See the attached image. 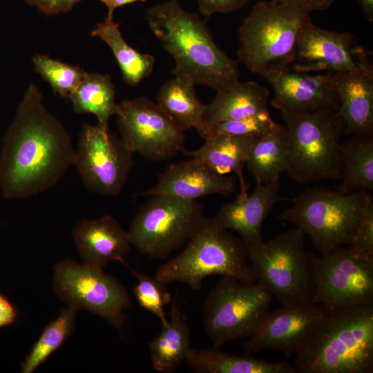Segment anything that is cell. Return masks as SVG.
<instances>
[{"label": "cell", "mask_w": 373, "mask_h": 373, "mask_svg": "<svg viewBox=\"0 0 373 373\" xmlns=\"http://www.w3.org/2000/svg\"><path fill=\"white\" fill-rule=\"evenodd\" d=\"M294 356L296 373H372L373 303L327 311Z\"/></svg>", "instance_id": "3957f363"}, {"label": "cell", "mask_w": 373, "mask_h": 373, "mask_svg": "<svg viewBox=\"0 0 373 373\" xmlns=\"http://www.w3.org/2000/svg\"><path fill=\"white\" fill-rule=\"evenodd\" d=\"M133 272L137 278L133 294L140 306L157 316L162 325L166 324L168 318L164 307L171 300V294L165 287L166 285L155 276L140 274L134 271Z\"/></svg>", "instance_id": "836d02e7"}, {"label": "cell", "mask_w": 373, "mask_h": 373, "mask_svg": "<svg viewBox=\"0 0 373 373\" xmlns=\"http://www.w3.org/2000/svg\"><path fill=\"white\" fill-rule=\"evenodd\" d=\"M289 158V140L285 125L275 124L258 137L247 157L245 166L256 183L279 181L286 173Z\"/></svg>", "instance_id": "d4e9b609"}, {"label": "cell", "mask_w": 373, "mask_h": 373, "mask_svg": "<svg viewBox=\"0 0 373 373\" xmlns=\"http://www.w3.org/2000/svg\"><path fill=\"white\" fill-rule=\"evenodd\" d=\"M32 62L35 70L48 82L53 91L65 98H69L77 88L85 72L46 55H37L32 58Z\"/></svg>", "instance_id": "1f68e13d"}, {"label": "cell", "mask_w": 373, "mask_h": 373, "mask_svg": "<svg viewBox=\"0 0 373 373\" xmlns=\"http://www.w3.org/2000/svg\"><path fill=\"white\" fill-rule=\"evenodd\" d=\"M104 3L107 9V17H113V12L115 9L128 4L134 3L136 2H144L147 0H98Z\"/></svg>", "instance_id": "ab89813d"}, {"label": "cell", "mask_w": 373, "mask_h": 373, "mask_svg": "<svg viewBox=\"0 0 373 373\" xmlns=\"http://www.w3.org/2000/svg\"><path fill=\"white\" fill-rule=\"evenodd\" d=\"M365 59V51L354 46L353 34L324 29L310 19L299 30L290 66L298 72L334 74L355 70Z\"/></svg>", "instance_id": "9a60e30c"}, {"label": "cell", "mask_w": 373, "mask_h": 373, "mask_svg": "<svg viewBox=\"0 0 373 373\" xmlns=\"http://www.w3.org/2000/svg\"><path fill=\"white\" fill-rule=\"evenodd\" d=\"M310 13L273 1H260L239 28L238 57L252 73L291 66L299 30Z\"/></svg>", "instance_id": "52a82bcc"}, {"label": "cell", "mask_w": 373, "mask_h": 373, "mask_svg": "<svg viewBox=\"0 0 373 373\" xmlns=\"http://www.w3.org/2000/svg\"><path fill=\"white\" fill-rule=\"evenodd\" d=\"M334 79L343 133L373 134L372 64L365 59L355 70L334 73Z\"/></svg>", "instance_id": "ffe728a7"}, {"label": "cell", "mask_w": 373, "mask_h": 373, "mask_svg": "<svg viewBox=\"0 0 373 373\" xmlns=\"http://www.w3.org/2000/svg\"><path fill=\"white\" fill-rule=\"evenodd\" d=\"M53 289L68 305L91 312L110 323L122 334L126 316L131 305L126 288L102 268L79 264L70 258L54 267Z\"/></svg>", "instance_id": "8fae6325"}, {"label": "cell", "mask_w": 373, "mask_h": 373, "mask_svg": "<svg viewBox=\"0 0 373 373\" xmlns=\"http://www.w3.org/2000/svg\"><path fill=\"white\" fill-rule=\"evenodd\" d=\"M116 115L120 139L133 154L162 161L185 151L184 132L149 98L122 102Z\"/></svg>", "instance_id": "4fadbf2b"}, {"label": "cell", "mask_w": 373, "mask_h": 373, "mask_svg": "<svg viewBox=\"0 0 373 373\" xmlns=\"http://www.w3.org/2000/svg\"><path fill=\"white\" fill-rule=\"evenodd\" d=\"M78 309L68 305L43 329L30 353L21 363V373H32L58 350L73 332Z\"/></svg>", "instance_id": "4dcf8cb0"}, {"label": "cell", "mask_w": 373, "mask_h": 373, "mask_svg": "<svg viewBox=\"0 0 373 373\" xmlns=\"http://www.w3.org/2000/svg\"><path fill=\"white\" fill-rule=\"evenodd\" d=\"M259 136L218 134L204 139V143L184 153L223 175L234 173L239 181L238 197L248 195L243 169L254 142Z\"/></svg>", "instance_id": "7402d4cb"}, {"label": "cell", "mask_w": 373, "mask_h": 373, "mask_svg": "<svg viewBox=\"0 0 373 373\" xmlns=\"http://www.w3.org/2000/svg\"><path fill=\"white\" fill-rule=\"evenodd\" d=\"M276 3L305 10L309 13L331 6L334 0H270Z\"/></svg>", "instance_id": "74e56055"}, {"label": "cell", "mask_w": 373, "mask_h": 373, "mask_svg": "<svg viewBox=\"0 0 373 373\" xmlns=\"http://www.w3.org/2000/svg\"><path fill=\"white\" fill-rule=\"evenodd\" d=\"M17 316L18 312L15 305L0 293V328L12 325Z\"/></svg>", "instance_id": "f35d334b"}, {"label": "cell", "mask_w": 373, "mask_h": 373, "mask_svg": "<svg viewBox=\"0 0 373 373\" xmlns=\"http://www.w3.org/2000/svg\"><path fill=\"white\" fill-rule=\"evenodd\" d=\"M269 90L255 82L239 80L218 90L213 101L206 105L200 124L235 120L268 111Z\"/></svg>", "instance_id": "603a6c76"}, {"label": "cell", "mask_w": 373, "mask_h": 373, "mask_svg": "<svg viewBox=\"0 0 373 373\" xmlns=\"http://www.w3.org/2000/svg\"><path fill=\"white\" fill-rule=\"evenodd\" d=\"M150 30L173 57L175 77L216 90L239 80L238 63L214 42L199 15L186 11L178 0L157 3L146 12Z\"/></svg>", "instance_id": "7a4b0ae2"}, {"label": "cell", "mask_w": 373, "mask_h": 373, "mask_svg": "<svg viewBox=\"0 0 373 373\" xmlns=\"http://www.w3.org/2000/svg\"><path fill=\"white\" fill-rule=\"evenodd\" d=\"M93 37L104 41L111 49L121 70L123 79L129 86H135L151 75L155 58L148 53H140L129 46L113 17L106 16L91 31Z\"/></svg>", "instance_id": "83f0119b"}, {"label": "cell", "mask_w": 373, "mask_h": 373, "mask_svg": "<svg viewBox=\"0 0 373 373\" xmlns=\"http://www.w3.org/2000/svg\"><path fill=\"white\" fill-rule=\"evenodd\" d=\"M221 347L191 348L184 362L196 373H296L287 361L271 362L247 354L239 356L221 350Z\"/></svg>", "instance_id": "cb8c5ba5"}, {"label": "cell", "mask_w": 373, "mask_h": 373, "mask_svg": "<svg viewBox=\"0 0 373 373\" xmlns=\"http://www.w3.org/2000/svg\"><path fill=\"white\" fill-rule=\"evenodd\" d=\"M69 99L75 113L94 115L97 125L108 131L109 119L118 110L115 86L108 75L84 72L79 86Z\"/></svg>", "instance_id": "f546056e"}, {"label": "cell", "mask_w": 373, "mask_h": 373, "mask_svg": "<svg viewBox=\"0 0 373 373\" xmlns=\"http://www.w3.org/2000/svg\"><path fill=\"white\" fill-rule=\"evenodd\" d=\"M73 237L83 263L101 268L112 261L124 263L131 245L128 232L110 215L81 220Z\"/></svg>", "instance_id": "44dd1931"}, {"label": "cell", "mask_w": 373, "mask_h": 373, "mask_svg": "<svg viewBox=\"0 0 373 373\" xmlns=\"http://www.w3.org/2000/svg\"><path fill=\"white\" fill-rule=\"evenodd\" d=\"M236 178L220 174L204 163L191 158L169 165L149 189L136 196L166 194L187 200L209 195L229 196L236 191Z\"/></svg>", "instance_id": "ac0fdd59"}, {"label": "cell", "mask_w": 373, "mask_h": 373, "mask_svg": "<svg viewBox=\"0 0 373 373\" xmlns=\"http://www.w3.org/2000/svg\"><path fill=\"white\" fill-rule=\"evenodd\" d=\"M200 12L206 18L216 13L237 11L251 0H196Z\"/></svg>", "instance_id": "d590c367"}, {"label": "cell", "mask_w": 373, "mask_h": 373, "mask_svg": "<svg viewBox=\"0 0 373 373\" xmlns=\"http://www.w3.org/2000/svg\"><path fill=\"white\" fill-rule=\"evenodd\" d=\"M46 15H55L71 10L83 0H24Z\"/></svg>", "instance_id": "8d00e7d4"}, {"label": "cell", "mask_w": 373, "mask_h": 373, "mask_svg": "<svg viewBox=\"0 0 373 373\" xmlns=\"http://www.w3.org/2000/svg\"><path fill=\"white\" fill-rule=\"evenodd\" d=\"M280 182L257 183L251 194L224 204L213 217L222 227L238 233L247 252L264 243L262 224L274 206L283 198Z\"/></svg>", "instance_id": "d6986e66"}, {"label": "cell", "mask_w": 373, "mask_h": 373, "mask_svg": "<svg viewBox=\"0 0 373 373\" xmlns=\"http://www.w3.org/2000/svg\"><path fill=\"white\" fill-rule=\"evenodd\" d=\"M195 86L188 78L175 77L157 94L156 104L184 132L201 124L206 107L196 95Z\"/></svg>", "instance_id": "4316f807"}, {"label": "cell", "mask_w": 373, "mask_h": 373, "mask_svg": "<svg viewBox=\"0 0 373 373\" xmlns=\"http://www.w3.org/2000/svg\"><path fill=\"white\" fill-rule=\"evenodd\" d=\"M367 20L373 21V0H358Z\"/></svg>", "instance_id": "60d3db41"}, {"label": "cell", "mask_w": 373, "mask_h": 373, "mask_svg": "<svg viewBox=\"0 0 373 373\" xmlns=\"http://www.w3.org/2000/svg\"><path fill=\"white\" fill-rule=\"evenodd\" d=\"M133 155L122 140L110 135L108 131L84 124L73 165L88 191L100 195L117 196L133 166Z\"/></svg>", "instance_id": "5bb4252c"}, {"label": "cell", "mask_w": 373, "mask_h": 373, "mask_svg": "<svg viewBox=\"0 0 373 373\" xmlns=\"http://www.w3.org/2000/svg\"><path fill=\"white\" fill-rule=\"evenodd\" d=\"M132 219L127 231L142 254L165 259L191 238L204 217V205L166 194L151 195Z\"/></svg>", "instance_id": "9c48e42d"}, {"label": "cell", "mask_w": 373, "mask_h": 373, "mask_svg": "<svg viewBox=\"0 0 373 373\" xmlns=\"http://www.w3.org/2000/svg\"><path fill=\"white\" fill-rule=\"evenodd\" d=\"M314 303L282 305L269 311L256 332L242 345L247 354L278 350L292 357L327 314Z\"/></svg>", "instance_id": "2e32d148"}, {"label": "cell", "mask_w": 373, "mask_h": 373, "mask_svg": "<svg viewBox=\"0 0 373 373\" xmlns=\"http://www.w3.org/2000/svg\"><path fill=\"white\" fill-rule=\"evenodd\" d=\"M191 343L187 318L174 303L168 322L162 325L160 333L149 343L153 367L162 373L173 372L184 361Z\"/></svg>", "instance_id": "484cf974"}, {"label": "cell", "mask_w": 373, "mask_h": 373, "mask_svg": "<svg viewBox=\"0 0 373 373\" xmlns=\"http://www.w3.org/2000/svg\"><path fill=\"white\" fill-rule=\"evenodd\" d=\"M273 296L261 284H246L222 277L203 305L204 327L213 346L249 338L260 327Z\"/></svg>", "instance_id": "30bf717a"}, {"label": "cell", "mask_w": 373, "mask_h": 373, "mask_svg": "<svg viewBox=\"0 0 373 373\" xmlns=\"http://www.w3.org/2000/svg\"><path fill=\"white\" fill-rule=\"evenodd\" d=\"M341 162L339 191H372L373 134L354 135L341 143Z\"/></svg>", "instance_id": "f1b7e54d"}, {"label": "cell", "mask_w": 373, "mask_h": 373, "mask_svg": "<svg viewBox=\"0 0 373 373\" xmlns=\"http://www.w3.org/2000/svg\"><path fill=\"white\" fill-rule=\"evenodd\" d=\"M314 303L327 311L373 303V258L350 245L313 256Z\"/></svg>", "instance_id": "7c38bea8"}, {"label": "cell", "mask_w": 373, "mask_h": 373, "mask_svg": "<svg viewBox=\"0 0 373 373\" xmlns=\"http://www.w3.org/2000/svg\"><path fill=\"white\" fill-rule=\"evenodd\" d=\"M213 275L246 284L256 283L242 240L219 225L213 217L204 218L186 247L162 265L155 277L165 285L180 282L198 290L203 280Z\"/></svg>", "instance_id": "277c9868"}, {"label": "cell", "mask_w": 373, "mask_h": 373, "mask_svg": "<svg viewBox=\"0 0 373 373\" xmlns=\"http://www.w3.org/2000/svg\"><path fill=\"white\" fill-rule=\"evenodd\" d=\"M276 123L269 111L235 120H227L211 124H200L195 129L204 140L218 134L260 136Z\"/></svg>", "instance_id": "d6a6232c"}, {"label": "cell", "mask_w": 373, "mask_h": 373, "mask_svg": "<svg viewBox=\"0 0 373 373\" xmlns=\"http://www.w3.org/2000/svg\"><path fill=\"white\" fill-rule=\"evenodd\" d=\"M71 138L30 84L3 138L0 153V185L5 198L23 199L54 186L73 165Z\"/></svg>", "instance_id": "6da1fadb"}, {"label": "cell", "mask_w": 373, "mask_h": 373, "mask_svg": "<svg viewBox=\"0 0 373 373\" xmlns=\"http://www.w3.org/2000/svg\"><path fill=\"white\" fill-rule=\"evenodd\" d=\"M359 254L373 258V198L364 210L350 245Z\"/></svg>", "instance_id": "e575fe53"}, {"label": "cell", "mask_w": 373, "mask_h": 373, "mask_svg": "<svg viewBox=\"0 0 373 373\" xmlns=\"http://www.w3.org/2000/svg\"><path fill=\"white\" fill-rule=\"evenodd\" d=\"M289 140L287 175L299 183L339 180L344 125L336 111H281Z\"/></svg>", "instance_id": "8992f818"}, {"label": "cell", "mask_w": 373, "mask_h": 373, "mask_svg": "<svg viewBox=\"0 0 373 373\" xmlns=\"http://www.w3.org/2000/svg\"><path fill=\"white\" fill-rule=\"evenodd\" d=\"M260 76L272 86L274 97L271 104L280 112L338 109L334 73H302L294 70L290 66H285L270 68Z\"/></svg>", "instance_id": "e0dca14e"}, {"label": "cell", "mask_w": 373, "mask_h": 373, "mask_svg": "<svg viewBox=\"0 0 373 373\" xmlns=\"http://www.w3.org/2000/svg\"><path fill=\"white\" fill-rule=\"evenodd\" d=\"M305 236L294 227L247 252L256 283L282 305L314 303V254L305 250Z\"/></svg>", "instance_id": "ba28073f"}, {"label": "cell", "mask_w": 373, "mask_h": 373, "mask_svg": "<svg viewBox=\"0 0 373 373\" xmlns=\"http://www.w3.org/2000/svg\"><path fill=\"white\" fill-rule=\"evenodd\" d=\"M372 197L364 191L345 193L318 186L309 188L293 199V205L278 218L307 236L321 255L351 245Z\"/></svg>", "instance_id": "5b68a950"}]
</instances>
